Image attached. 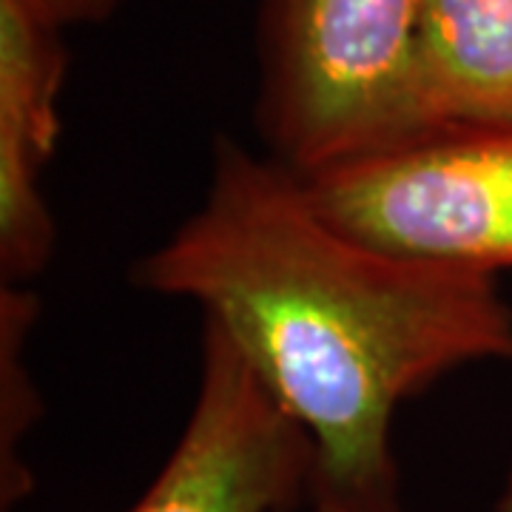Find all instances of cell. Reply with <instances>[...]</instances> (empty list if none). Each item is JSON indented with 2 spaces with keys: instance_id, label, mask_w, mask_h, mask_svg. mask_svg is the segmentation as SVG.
I'll use <instances>...</instances> for the list:
<instances>
[{
  "instance_id": "1",
  "label": "cell",
  "mask_w": 512,
  "mask_h": 512,
  "mask_svg": "<svg viewBox=\"0 0 512 512\" xmlns=\"http://www.w3.org/2000/svg\"><path fill=\"white\" fill-rule=\"evenodd\" d=\"M200 305L313 441L319 481L399 495L393 421L461 367L512 362L498 276L390 254L342 231L302 177L220 140L197 211L134 268Z\"/></svg>"
},
{
  "instance_id": "2",
  "label": "cell",
  "mask_w": 512,
  "mask_h": 512,
  "mask_svg": "<svg viewBox=\"0 0 512 512\" xmlns=\"http://www.w3.org/2000/svg\"><path fill=\"white\" fill-rule=\"evenodd\" d=\"M421 0H262L256 123L313 174L410 140Z\"/></svg>"
},
{
  "instance_id": "3",
  "label": "cell",
  "mask_w": 512,
  "mask_h": 512,
  "mask_svg": "<svg viewBox=\"0 0 512 512\" xmlns=\"http://www.w3.org/2000/svg\"><path fill=\"white\" fill-rule=\"evenodd\" d=\"M299 177L333 225L390 254L512 271V128L413 137Z\"/></svg>"
},
{
  "instance_id": "4",
  "label": "cell",
  "mask_w": 512,
  "mask_h": 512,
  "mask_svg": "<svg viewBox=\"0 0 512 512\" xmlns=\"http://www.w3.org/2000/svg\"><path fill=\"white\" fill-rule=\"evenodd\" d=\"M319 456L222 330L202 322L200 384L160 473L126 512H296Z\"/></svg>"
},
{
  "instance_id": "5",
  "label": "cell",
  "mask_w": 512,
  "mask_h": 512,
  "mask_svg": "<svg viewBox=\"0 0 512 512\" xmlns=\"http://www.w3.org/2000/svg\"><path fill=\"white\" fill-rule=\"evenodd\" d=\"M60 32L23 0H0V271L15 285L55 254L43 171L60 140Z\"/></svg>"
},
{
  "instance_id": "6",
  "label": "cell",
  "mask_w": 512,
  "mask_h": 512,
  "mask_svg": "<svg viewBox=\"0 0 512 512\" xmlns=\"http://www.w3.org/2000/svg\"><path fill=\"white\" fill-rule=\"evenodd\" d=\"M512 128V0H421L410 140Z\"/></svg>"
},
{
  "instance_id": "7",
  "label": "cell",
  "mask_w": 512,
  "mask_h": 512,
  "mask_svg": "<svg viewBox=\"0 0 512 512\" xmlns=\"http://www.w3.org/2000/svg\"><path fill=\"white\" fill-rule=\"evenodd\" d=\"M35 322V296L6 282L0 293V498L6 512L18 510L35 487L23 461L26 436L40 416L35 379L26 367V339Z\"/></svg>"
},
{
  "instance_id": "8",
  "label": "cell",
  "mask_w": 512,
  "mask_h": 512,
  "mask_svg": "<svg viewBox=\"0 0 512 512\" xmlns=\"http://www.w3.org/2000/svg\"><path fill=\"white\" fill-rule=\"evenodd\" d=\"M37 18L52 23L57 29L83 26V23H100L111 18L123 0H23Z\"/></svg>"
},
{
  "instance_id": "9",
  "label": "cell",
  "mask_w": 512,
  "mask_h": 512,
  "mask_svg": "<svg viewBox=\"0 0 512 512\" xmlns=\"http://www.w3.org/2000/svg\"><path fill=\"white\" fill-rule=\"evenodd\" d=\"M308 512H402V507L399 495H350L316 476Z\"/></svg>"
},
{
  "instance_id": "10",
  "label": "cell",
  "mask_w": 512,
  "mask_h": 512,
  "mask_svg": "<svg viewBox=\"0 0 512 512\" xmlns=\"http://www.w3.org/2000/svg\"><path fill=\"white\" fill-rule=\"evenodd\" d=\"M495 512H512V473L504 481V490L498 495V501H495Z\"/></svg>"
}]
</instances>
